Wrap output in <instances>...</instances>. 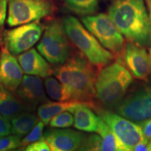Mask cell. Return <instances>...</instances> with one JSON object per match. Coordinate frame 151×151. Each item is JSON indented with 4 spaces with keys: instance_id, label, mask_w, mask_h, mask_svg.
<instances>
[{
    "instance_id": "1",
    "label": "cell",
    "mask_w": 151,
    "mask_h": 151,
    "mask_svg": "<svg viewBox=\"0 0 151 151\" xmlns=\"http://www.w3.org/2000/svg\"><path fill=\"white\" fill-rule=\"evenodd\" d=\"M98 68L79 50H73L62 65L55 66L53 74L63 84L69 101H78L94 106Z\"/></svg>"
},
{
    "instance_id": "2",
    "label": "cell",
    "mask_w": 151,
    "mask_h": 151,
    "mask_svg": "<svg viewBox=\"0 0 151 151\" xmlns=\"http://www.w3.org/2000/svg\"><path fill=\"white\" fill-rule=\"evenodd\" d=\"M108 14L129 42L144 48L150 46L151 22L144 0H116Z\"/></svg>"
},
{
    "instance_id": "3",
    "label": "cell",
    "mask_w": 151,
    "mask_h": 151,
    "mask_svg": "<svg viewBox=\"0 0 151 151\" xmlns=\"http://www.w3.org/2000/svg\"><path fill=\"white\" fill-rule=\"evenodd\" d=\"M132 81V73L120 59L101 68L95 83L94 106L113 111L127 94Z\"/></svg>"
},
{
    "instance_id": "4",
    "label": "cell",
    "mask_w": 151,
    "mask_h": 151,
    "mask_svg": "<svg viewBox=\"0 0 151 151\" xmlns=\"http://www.w3.org/2000/svg\"><path fill=\"white\" fill-rule=\"evenodd\" d=\"M62 21L73 46L76 47L98 69H101L116 59V56L106 50L97 38L75 17L66 16Z\"/></svg>"
},
{
    "instance_id": "5",
    "label": "cell",
    "mask_w": 151,
    "mask_h": 151,
    "mask_svg": "<svg viewBox=\"0 0 151 151\" xmlns=\"http://www.w3.org/2000/svg\"><path fill=\"white\" fill-rule=\"evenodd\" d=\"M37 50L43 58L54 66L62 65L69 59L74 48L68 38L62 21L53 20L44 28Z\"/></svg>"
},
{
    "instance_id": "6",
    "label": "cell",
    "mask_w": 151,
    "mask_h": 151,
    "mask_svg": "<svg viewBox=\"0 0 151 151\" xmlns=\"http://www.w3.org/2000/svg\"><path fill=\"white\" fill-rule=\"evenodd\" d=\"M81 21L106 49L118 58L121 57L126 43L123 35L109 14L88 16L81 19Z\"/></svg>"
},
{
    "instance_id": "7",
    "label": "cell",
    "mask_w": 151,
    "mask_h": 151,
    "mask_svg": "<svg viewBox=\"0 0 151 151\" xmlns=\"http://www.w3.org/2000/svg\"><path fill=\"white\" fill-rule=\"evenodd\" d=\"M113 111L139 124L151 118V84H143L127 93Z\"/></svg>"
},
{
    "instance_id": "8",
    "label": "cell",
    "mask_w": 151,
    "mask_h": 151,
    "mask_svg": "<svg viewBox=\"0 0 151 151\" xmlns=\"http://www.w3.org/2000/svg\"><path fill=\"white\" fill-rule=\"evenodd\" d=\"M7 24L10 27L39 21L53 12L50 0H9Z\"/></svg>"
},
{
    "instance_id": "9",
    "label": "cell",
    "mask_w": 151,
    "mask_h": 151,
    "mask_svg": "<svg viewBox=\"0 0 151 151\" xmlns=\"http://www.w3.org/2000/svg\"><path fill=\"white\" fill-rule=\"evenodd\" d=\"M45 27L39 21L21 24L3 32L1 43L7 50L16 56L31 49L39 40Z\"/></svg>"
},
{
    "instance_id": "10",
    "label": "cell",
    "mask_w": 151,
    "mask_h": 151,
    "mask_svg": "<svg viewBox=\"0 0 151 151\" xmlns=\"http://www.w3.org/2000/svg\"><path fill=\"white\" fill-rule=\"evenodd\" d=\"M92 109L104 120L128 150H132L137 143L146 139L139 124L113 111L97 106H94Z\"/></svg>"
},
{
    "instance_id": "11",
    "label": "cell",
    "mask_w": 151,
    "mask_h": 151,
    "mask_svg": "<svg viewBox=\"0 0 151 151\" xmlns=\"http://www.w3.org/2000/svg\"><path fill=\"white\" fill-rule=\"evenodd\" d=\"M120 58H122L125 67L134 78L147 80L151 75V58L144 47L128 42Z\"/></svg>"
},
{
    "instance_id": "12",
    "label": "cell",
    "mask_w": 151,
    "mask_h": 151,
    "mask_svg": "<svg viewBox=\"0 0 151 151\" xmlns=\"http://www.w3.org/2000/svg\"><path fill=\"white\" fill-rule=\"evenodd\" d=\"M86 134L76 130L65 128H53L47 129L43 134L50 150H78Z\"/></svg>"
},
{
    "instance_id": "13",
    "label": "cell",
    "mask_w": 151,
    "mask_h": 151,
    "mask_svg": "<svg viewBox=\"0 0 151 151\" xmlns=\"http://www.w3.org/2000/svg\"><path fill=\"white\" fill-rule=\"evenodd\" d=\"M18 97L30 109H35L43 103L50 101L43 89L42 81L37 76L24 75L16 90Z\"/></svg>"
},
{
    "instance_id": "14",
    "label": "cell",
    "mask_w": 151,
    "mask_h": 151,
    "mask_svg": "<svg viewBox=\"0 0 151 151\" xmlns=\"http://www.w3.org/2000/svg\"><path fill=\"white\" fill-rule=\"evenodd\" d=\"M23 71L14 55L1 46L0 52V85L16 92L23 78Z\"/></svg>"
},
{
    "instance_id": "15",
    "label": "cell",
    "mask_w": 151,
    "mask_h": 151,
    "mask_svg": "<svg viewBox=\"0 0 151 151\" xmlns=\"http://www.w3.org/2000/svg\"><path fill=\"white\" fill-rule=\"evenodd\" d=\"M18 61L25 74L46 78L53 74V68L40 52L31 48L18 55Z\"/></svg>"
},
{
    "instance_id": "16",
    "label": "cell",
    "mask_w": 151,
    "mask_h": 151,
    "mask_svg": "<svg viewBox=\"0 0 151 151\" xmlns=\"http://www.w3.org/2000/svg\"><path fill=\"white\" fill-rule=\"evenodd\" d=\"M24 111L34 112L32 109L22 102L14 92L0 85V114L11 120L13 117Z\"/></svg>"
},
{
    "instance_id": "17",
    "label": "cell",
    "mask_w": 151,
    "mask_h": 151,
    "mask_svg": "<svg viewBox=\"0 0 151 151\" xmlns=\"http://www.w3.org/2000/svg\"><path fill=\"white\" fill-rule=\"evenodd\" d=\"M74 117L73 127L76 129L88 132H96L97 129L98 119L89 104L82 103L69 110Z\"/></svg>"
},
{
    "instance_id": "18",
    "label": "cell",
    "mask_w": 151,
    "mask_h": 151,
    "mask_svg": "<svg viewBox=\"0 0 151 151\" xmlns=\"http://www.w3.org/2000/svg\"><path fill=\"white\" fill-rule=\"evenodd\" d=\"M84 103L78 101H66L52 102L48 101L39 106L37 109V116L39 120L46 125L49 124L52 117L64 111H69L73 107Z\"/></svg>"
},
{
    "instance_id": "19",
    "label": "cell",
    "mask_w": 151,
    "mask_h": 151,
    "mask_svg": "<svg viewBox=\"0 0 151 151\" xmlns=\"http://www.w3.org/2000/svg\"><path fill=\"white\" fill-rule=\"evenodd\" d=\"M102 139L101 150L104 151H127L122 141L101 117L99 116L97 132Z\"/></svg>"
},
{
    "instance_id": "20",
    "label": "cell",
    "mask_w": 151,
    "mask_h": 151,
    "mask_svg": "<svg viewBox=\"0 0 151 151\" xmlns=\"http://www.w3.org/2000/svg\"><path fill=\"white\" fill-rule=\"evenodd\" d=\"M39 117L29 111H24L11 119V134L22 139L39 122Z\"/></svg>"
},
{
    "instance_id": "21",
    "label": "cell",
    "mask_w": 151,
    "mask_h": 151,
    "mask_svg": "<svg viewBox=\"0 0 151 151\" xmlns=\"http://www.w3.org/2000/svg\"><path fill=\"white\" fill-rule=\"evenodd\" d=\"M65 6L81 16H91L98 10V0H65Z\"/></svg>"
},
{
    "instance_id": "22",
    "label": "cell",
    "mask_w": 151,
    "mask_h": 151,
    "mask_svg": "<svg viewBox=\"0 0 151 151\" xmlns=\"http://www.w3.org/2000/svg\"><path fill=\"white\" fill-rule=\"evenodd\" d=\"M44 86L48 97L56 101H69L65 88L58 78L48 76L44 80Z\"/></svg>"
},
{
    "instance_id": "23",
    "label": "cell",
    "mask_w": 151,
    "mask_h": 151,
    "mask_svg": "<svg viewBox=\"0 0 151 151\" xmlns=\"http://www.w3.org/2000/svg\"><path fill=\"white\" fill-rule=\"evenodd\" d=\"M73 123L74 117L72 113L69 111H64L52 117L49 122V125L53 128H67L73 125Z\"/></svg>"
},
{
    "instance_id": "24",
    "label": "cell",
    "mask_w": 151,
    "mask_h": 151,
    "mask_svg": "<svg viewBox=\"0 0 151 151\" xmlns=\"http://www.w3.org/2000/svg\"><path fill=\"white\" fill-rule=\"evenodd\" d=\"M102 139L97 134L85 136L78 150H101Z\"/></svg>"
},
{
    "instance_id": "25",
    "label": "cell",
    "mask_w": 151,
    "mask_h": 151,
    "mask_svg": "<svg viewBox=\"0 0 151 151\" xmlns=\"http://www.w3.org/2000/svg\"><path fill=\"white\" fill-rule=\"evenodd\" d=\"M45 124L42 121L39 122L35 126V127L30 131L27 135L24 136L23 139H21L22 148H25L27 145L43 139V129Z\"/></svg>"
},
{
    "instance_id": "26",
    "label": "cell",
    "mask_w": 151,
    "mask_h": 151,
    "mask_svg": "<svg viewBox=\"0 0 151 151\" xmlns=\"http://www.w3.org/2000/svg\"><path fill=\"white\" fill-rule=\"evenodd\" d=\"M21 147V138L18 136L12 134L0 137V151L15 150Z\"/></svg>"
},
{
    "instance_id": "27",
    "label": "cell",
    "mask_w": 151,
    "mask_h": 151,
    "mask_svg": "<svg viewBox=\"0 0 151 151\" xmlns=\"http://www.w3.org/2000/svg\"><path fill=\"white\" fill-rule=\"evenodd\" d=\"M25 150L27 151H50V148L44 138L40 139V140L35 141L30 144L27 145L25 147Z\"/></svg>"
},
{
    "instance_id": "28",
    "label": "cell",
    "mask_w": 151,
    "mask_h": 151,
    "mask_svg": "<svg viewBox=\"0 0 151 151\" xmlns=\"http://www.w3.org/2000/svg\"><path fill=\"white\" fill-rule=\"evenodd\" d=\"M11 134V120L3 115L0 114V137H6Z\"/></svg>"
},
{
    "instance_id": "29",
    "label": "cell",
    "mask_w": 151,
    "mask_h": 151,
    "mask_svg": "<svg viewBox=\"0 0 151 151\" xmlns=\"http://www.w3.org/2000/svg\"><path fill=\"white\" fill-rule=\"evenodd\" d=\"M9 0H0V44L1 43L4 24L6 16L7 3Z\"/></svg>"
},
{
    "instance_id": "30",
    "label": "cell",
    "mask_w": 151,
    "mask_h": 151,
    "mask_svg": "<svg viewBox=\"0 0 151 151\" xmlns=\"http://www.w3.org/2000/svg\"><path fill=\"white\" fill-rule=\"evenodd\" d=\"M139 124L141 129H142V132L144 135V137L146 138L148 140L151 139V118L148 120H146V121L141 122V123L138 124Z\"/></svg>"
},
{
    "instance_id": "31",
    "label": "cell",
    "mask_w": 151,
    "mask_h": 151,
    "mask_svg": "<svg viewBox=\"0 0 151 151\" xmlns=\"http://www.w3.org/2000/svg\"><path fill=\"white\" fill-rule=\"evenodd\" d=\"M148 142L149 140L147 139H143L141 142L137 143L136 146L134 147L133 150L134 151H148Z\"/></svg>"
},
{
    "instance_id": "32",
    "label": "cell",
    "mask_w": 151,
    "mask_h": 151,
    "mask_svg": "<svg viewBox=\"0 0 151 151\" xmlns=\"http://www.w3.org/2000/svg\"><path fill=\"white\" fill-rule=\"evenodd\" d=\"M146 2L147 7H148V12H149V17H150V22H151V0H145Z\"/></svg>"
},
{
    "instance_id": "33",
    "label": "cell",
    "mask_w": 151,
    "mask_h": 151,
    "mask_svg": "<svg viewBox=\"0 0 151 151\" xmlns=\"http://www.w3.org/2000/svg\"><path fill=\"white\" fill-rule=\"evenodd\" d=\"M148 150L151 151V139L150 140H149V142H148Z\"/></svg>"
},
{
    "instance_id": "34",
    "label": "cell",
    "mask_w": 151,
    "mask_h": 151,
    "mask_svg": "<svg viewBox=\"0 0 151 151\" xmlns=\"http://www.w3.org/2000/svg\"><path fill=\"white\" fill-rule=\"evenodd\" d=\"M149 55H150L151 58V39H150V49H149Z\"/></svg>"
}]
</instances>
